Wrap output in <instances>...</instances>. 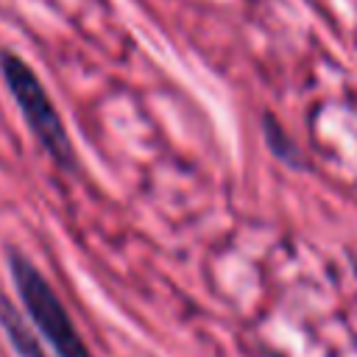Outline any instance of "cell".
<instances>
[{"mask_svg": "<svg viewBox=\"0 0 357 357\" xmlns=\"http://www.w3.org/2000/svg\"><path fill=\"white\" fill-rule=\"evenodd\" d=\"M0 70H3V78H6V86L8 92L14 95L31 134L39 139V145L45 148V153L64 170H73L75 165V153H73V145H70V134L47 95V89L42 86L39 75L31 70L28 61H22L20 56L14 53H3L0 59Z\"/></svg>", "mask_w": 357, "mask_h": 357, "instance_id": "1", "label": "cell"}, {"mask_svg": "<svg viewBox=\"0 0 357 357\" xmlns=\"http://www.w3.org/2000/svg\"><path fill=\"white\" fill-rule=\"evenodd\" d=\"M265 137H268V145L273 148V153H276L279 159L298 165V153H296L293 142L287 139V134L282 131V126H279L276 120H271V117H265Z\"/></svg>", "mask_w": 357, "mask_h": 357, "instance_id": "4", "label": "cell"}, {"mask_svg": "<svg viewBox=\"0 0 357 357\" xmlns=\"http://www.w3.org/2000/svg\"><path fill=\"white\" fill-rule=\"evenodd\" d=\"M0 324H3V329H6V335H8V340H11V346H14V351L20 354V357H47L45 354V349L39 346V340H36V335L28 329V324L22 321V315L0 296Z\"/></svg>", "mask_w": 357, "mask_h": 357, "instance_id": "3", "label": "cell"}, {"mask_svg": "<svg viewBox=\"0 0 357 357\" xmlns=\"http://www.w3.org/2000/svg\"><path fill=\"white\" fill-rule=\"evenodd\" d=\"M8 268H11V276H14V284H17V293L22 298L28 318L45 335L56 357H92L89 346L84 343L70 312L64 310L61 298L56 296L50 282L42 276V271L22 254H11Z\"/></svg>", "mask_w": 357, "mask_h": 357, "instance_id": "2", "label": "cell"}]
</instances>
